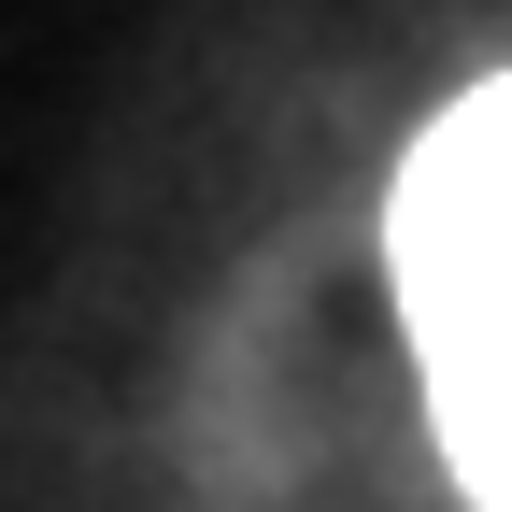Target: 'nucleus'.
Masks as SVG:
<instances>
[{
	"label": "nucleus",
	"instance_id": "obj_1",
	"mask_svg": "<svg viewBox=\"0 0 512 512\" xmlns=\"http://www.w3.org/2000/svg\"><path fill=\"white\" fill-rule=\"evenodd\" d=\"M384 271H399V328L427 370L441 456L484 512H512V72L470 86L399 157Z\"/></svg>",
	"mask_w": 512,
	"mask_h": 512
}]
</instances>
